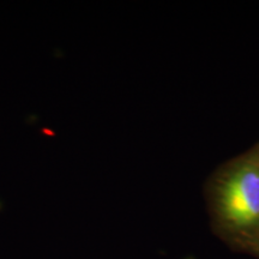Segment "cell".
Masks as SVG:
<instances>
[{"instance_id": "cell-1", "label": "cell", "mask_w": 259, "mask_h": 259, "mask_svg": "<svg viewBox=\"0 0 259 259\" xmlns=\"http://www.w3.org/2000/svg\"><path fill=\"white\" fill-rule=\"evenodd\" d=\"M204 199L220 240L259 259V157L253 147L212 171Z\"/></svg>"}, {"instance_id": "cell-2", "label": "cell", "mask_w": 259, "mask_h": 259, "mask_svg": "<svg viewBox=\"0 0 259 259\" xmlns=\"http://www.w3.org/2000/svg\"><path fill=\"white\" fill-rule=\"evenodd\" d=\"M253 149H254V150H255V153H257V155H258V157H259V142H258V143H257V144H255V145H254V147H253Z\"/></svg>"}]
</instances>
